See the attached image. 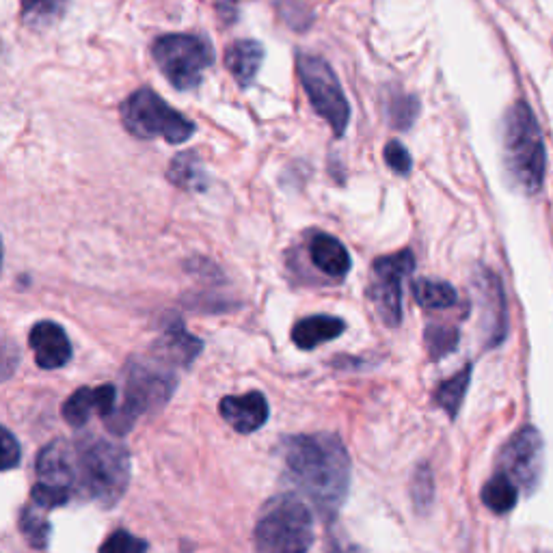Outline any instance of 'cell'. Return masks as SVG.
I'll return each mask as SVG.
<instances>
[{"label": "cell", "instance_id": "cell-1", "mask_svg": "<svg viewBox=\"0 0 553 553\" xmlns=\"http://www.w3.org/2000/svg\"><path fill=\"white\" fill-rule=\"evenodd\" d=\"M283 463L294 487L322 517L333 519L350 487V456L342 439L331 433L290 437L283 443Z\"/></svg>", "mask_w": 553, "mask_h": 553}, {"label": "cell", "instance_id": "cell-2", "mask_svg": "<svg viewBox=\"0 0 553 553\" xmlns=\"http://www.w3.org/2000/svg\"><path fill=\"white\" fill-rule=\"evenodd\" d=\"M78 493L111 508L124 497L130 482V454L115 441L80 437L76 443Z\"/></svg>", "mask_w": 553, "mask_h": 553}, {"label": "cell", "instance_id": "cell-3", "mask_svg": "<svg viewBox=\"0 0 553 553\" xmlns=\"http://www.w3.org/2000/svg\"><path fill=\"white\" fill-rule=\"evenodd\" d=\"M504 165L523 193L536 195L545 184L547 152L530 104L517 102L504 121Z\"/></svg>", "mask_w": 553, "mask_h": 553}, {"label": "cell", "instance_id": "cell-4", "mask_svg": "<svg viewBox=\"0 0 553 553\" xmlns=\"http://www.w3.org/2000/svg\"><path fill=\"white\" fill-rule=\"evenodd\" d=\"M163 357H139L128 363L126 402L119 415H111L106 424L115 435H126L139 415L163 409L175 389V374Z\"/></svg>", "mask_w": 553, "mask_h": 553}, {"label": "cell", "instance_id": "cell-5", "mask_svg": "<svg viewBox=\"0 0 553 553\" xmlns=\"http://www.w3.org/2000/svg\"><path fill=\"white\" fill-rule=\"evenodd\" d=\"M253 543L260 551H307L314 545L312 512L294 495L273 497L255 523Z\"/></svg>", "mask_w": 553, "mask_h": 553}, {"label": "cell", "instance_id": "cell-6", "mask_svg": "<svg viewBox=\"0 0 553 553\" xmlns=\"http://www.w3.org/2000/svg\"><path fill=\"white\" fill-rule=\"evenodd\" d=\"M121 121L137 139H165L167 143H184L193 137L195 124L186 119L154 93L139 89L121 104Z\"/></svg>", "mask_w": 553, "mask_h": 553}, {"label": "cell", "instance_id": "cell-7", "mask_svg": "<svg viewBox=\"0 0 553 553\" xmlns=\"http://www.w3.org/2000/svg\"><path fill=\"white\" fill-rule=\"evenodd\" d=\"M154 59L169 83L180 91L199 87L204 72L214 63V48L199 35H165L154 42Z\"/></svg>", "mask_w": 553, "mask_h": 553}, {"label": "cell", "instance_id": "cell-8", "mask_svg": "<svg viewBox=\"0 0 553 553\" xmlns=\"http://www.w3.org/2000/svg\"><path fill=\"white\" fill-rule=\"evenodd\" d=\"M296 67L314 111L327 121L335 137H342L350 121V104L331 65L314 55H299Z\"/></svg>", "mask_w": 553, "mask_h": 553}, {"label": "cell", "instance_id": "cell-9", "mask_svg": "<svg viewBox=\"0 0 553 553\" xmlns=\"http://www.w3.org/2000/svg\"><path fill=\"white\" fill-rule=\"evenodd\" d=\"M415 271V258L409 249L394 255H385L372 264L370 296L387 327H398L402 322V286L404 279Z\"/></svg>", "mask_w": 553, "mask_h": 553}, {"label": "cell", "instance_id": "cell-10", "mask_svg": "<svg viewBox=\"0 0 553 553\" xmlns=\"http://www.w3.org/2000/svg\"><path fill=\"white\" fill-rule=\"evenodd\" d=\"M502 471L515 480L519 487L532 493L543 478V437L534 426L517 430L499 454Z\"/></svg>", "mask_w": 553, "mask_h": 553}, {"label": "cell", "instance_id": "cell-11", "mask_svg": "<svg viewBox=\"0 0 553 553\" xmlns=\"http://www.w3.org/2000/svg\"><path fill=\"white\" fill-rule=\"evenodd\" d=\"M476 288L482 305V331L487 348H495L506 340L508 316H506V296L499 277L489 268H478Z\"/></svg>", "mask_w": 553, "mask_h": 553}, {"label": "cell", "instance_id": "cell-12", "mask_svg": "<svg viewBox=\"0 0 553 553\" xmlns=\"http://www.w3.org/2000/svg\"><path fill=\"white\" fill-rule=\"evenodd\" d=\"M37 480L50 484L72 495L78 493V471H76V445L65 439L48 443L37 456Z\"/></svg>", "mask_w": 553, "mask_h": 553}, {"label": "cell", "instance_id": "cell-13", "mask_svg": "<svg viewBox=\"0 0 553 553\" xmlns=\"http://www.w3.org/2000/svg\"><path fill=\"white\" fill-rule=\"evenodd\" d=\"M115 400H117L115 385L80 387L63 402L61 415L70 426L83 428L91 420L93 411H98L102 415V420H109V417L115 413Z\"/></svg>", "mask_w": 553, "mask_h": 553}, {"label": "cell", "instance_id": "cell-14", "mask_svg": "<svg viewBox=\"0 0 553 553\" xmlns=\"http://www.w3.org/2000/svg\"><path fill=\"white\" fill-rule=\"evenodd\" d=\"M29 344L33 348L35 363L42 370L63 368L72 359L70 337L65 335L63 327L52 320H42L31 329Z\"/></svg>", "mask_w": 553, "mask_h": 553}, {"label": "cell", "instance_id": "cell-15", "mask_svg": "<svg viewBox=\"0 0 553 553\" xmlns=\"http://www.w3.org/2000/svg\"><path fill=\"white\" fill-rule=\"evenodd\" d=\"M223 420L240 435H251L268 420V402L260 391L245 396H225L219 404Z\"/></svg>", "mask_w": 553, "mask_h": 553}, {"label": "cell", "instance_id": "cell-16", "mask_svg": "<svg viewBox=\"0 0 553 553\" xmlns=\"http://www.w3.org/2000/svg\"><path fill=\"white\" fill-rule=\"evenodd\" d=\"M204 342L197 340L195 335L188 333L182 325V320L173 318L171 325L165 329L163 337L154 344V355L163 357L171 366L188 368L195 361V357L201 353Z\"/></svg>", "mask_w": 553, "mask_h": 553}, {"label": "cell", "instance_id": "cell-17", "mask_svg": "<svg viewBox=\"0 0 553 553\" xmlns=\"http://www.w3.org/2000/svg\"><path fill=\"white\" fill-rule=\"evenodd\" d=\"M309 258L322 275L344 279L350 271V253L340 240L329 234H314L309 240Z\"/></svg>", "mask_w": 553, "mask_h": 553}, {"label": "cell", "instance_id": "cell-18", "mask_svg": "<svg viewBox=\"0 0 553 553\" xmlns=\"http://www.w3.org/2000/svg\"><path fill=\"white\" fill-rule=\"evenodd\" d=\"M346 331V322L337 316H309L303 318L292 329V340L301 350H314L320 344L333 342Z\"/></svg>", "mask_w": 553, "mask_h": 553}, {"label": "cell", "instance_id": "cell-19", "mask_svg": "<svg viewBox=\"0 0 553 553\" xmlns=\"http://www.w3.org/2000/svg\"><path fill=\"white\" fill-rule=\"evenodd\" d=\"M264 61V46L255 39H240L225 52V65L240 87H251Z\"/></svg>", "mask_w": 553, "mask_h": 553}, {"label": "cell", "instance_id": "cell-20", "mask_svg": "<svg viewBox=\"0 0 553 553\" xmlns=\"http://www.w3.org/2000/svg\"><path fill=\"white\" fill-rule=\"evenodd\" d=\"M482 502L495 515H506L517 506L519 484L512 480L506 471H499L482 487Z\"/></svg>", "mask_w": 553, "mask_h": 553}, {"label": "cell", "instance_id": "cell-21", "mask_svg": "<svg viewBox=\"0 0 553 553\" xmlns=\"http://www.w3.org/2000/svg\"><path fill=\"white\" fill-rule=\"evenodd\" d=\"M169 180L175 184L184 188V191H195V193H201L208 188V178H206V171L201 169V163L199 158L193 154V152H184V154H178L169 165Z\"/></svg>", "mask_w": 553, "mask_h": 553}, {"label": "cell", "instance_id": "cell-22", "mask_svg": "<svg viewBox=\"0 0 553 553\" xmlns=\"http://www.w3.org/2000/svg\"><path fill=\"white\" fill-rule=\"evenodd\" d=\"M469 381H471V366H465L461 372H456L448 381H443L435 389L433 400L439 409H443L450 415V420H456L458 411H461L463 398L469 389Z\"/></svg>", "mask_w": 553, "mask_h": 553}, {"label": "cell", "instance_id": "cell-23", "mask_svg": "<svg viewBox=\"0 0 553 553\" xmlns=\"http://www.w3.org/2000/svg\"><path fill=\"white\" fill-rule=\"evenodd\" d=\"M413 296L424 309H448L454 307L458 301V294L452 283L433 279H417L413 283Z\"/></svg>", "mask_w": 553, "mask_h": 553}, {"label": "cell", "instance_id": "cell-24", "mask_svg": "<svg viewBox=\"0 0 553 553\" xmlns=\"http://www.w3.org/2000/svg\"><path fill=\"white\" fill-rule=\"evenodd\" d=\"M46 512V508L37 506L35 502L26 504L20 512V530L26 543L35 549H46L50 541V523L46 519Z\"/></svg>", "mask_w": 553, "mask_h": 553}, {"label": "cell", "instance_id": "cell-25", "mask_svg": "<svg viewBox=\"0 0 553 553\" xmlns=\"http://www.w3.org/2000/svg\"><path fill=\"white\" fill-rule=\"evenodd\" d=\"M424 337H426L428 355L433 357L435 361H439L445 355L454 353L461 333H458L456 327H448V325H428Z\"/></svg>", "mask_w": 553, "mask_h": 553}, {"label": "cell", "instance_id": "cell-26", "mask_svg": "<svg viewBox=\"0 0 553 553\" xmlns=\"http://www.w3.org/2000/svg\"><path fill=\"white\" fill-rule=\"evenodd\" d=\"M65 5L67 0H22V18L33 26H46L61 16Z\"/></svg>", "mask_w": 553, "mask_h": 553}, {"label": "cell", "instance_id": "cell-27", "mask_svg": "<svg viewBox=\"0 0 553 553\" xmlns=\"http://www.w3.org/2000/svg\"><path fill=\"white\" fill-rule=\"evenodd\" d=\"M411 497H413V506L420 512H426L430 508V504H433L435 478H433V471H430L428 465H420L415 469L413 480H411Z\"/></svg>", "mask_w": 553, "mask_h": 553}, {"label": "cell", "instance_id": "cell-28", "mask_svg": "<svg viewBox=\"0 0 553 553\" xmlns=\"http://www.w3.org/2000/svg\"><path fill=\"white\" fill-rule=\"evenodd\" d=\"M417 113H420V102L413 96H396L389 102V121L391 126H396L400 130H407Z\"/></svg>", "mask_w": 553, "mask_h": 553}, {"label": "cell", "instance_id": "cell-29", "mask_svg": "<svg viewBox=\"0 0 553 553\" xmlns=\"http://www.w3.org/2000/svg\"><path fill=\"white\" fill-rule=\"evenodd\" d=\"M70 499H72L70 491L50 487V484H44V482H39V480H37V484H35L33 491H31V502H35L37 506H42L46 510L61 508L65 504H70Z\"/></svg>", "mask_w": 553, "mask_h": 553}, {"label": "cell", "instance_id": "cell-30", "mask_svg": "<svg viewBox=\"0 0 553 553\" xmlns=\"http://www.w3.org/2000/svg\"><path fill=\"white\" fill-rule=\"evenodd\" d=\"M147 547L150 545L141 541V538L132 536L126 530H117L111 534L109 541L100 545V551L102 553H139V551H147Z\"/></svg>", "mask_w": 553, "mask_h": 553}, {"label": "cell", "instance_id": "cell-31", "mask_svg": "<svg viewBox=\"0 0 553 553\" xmlns=\"http://www.w3.org/2000/svg\"><path fill=\"white\" fill-rule=\"evenodd\" d=\"M383 156H385V163L391 171H396L400 175H407L411 173L413 169V158L409 154L407 147H404V143H400L398 139L394 141H389L385 145V150H383Z\"/></svg>", "mask_w": 553, "mask_h": 553}, {"label": "cell", "instance_id": "cell-32", "mask_svg": "<svg viewBox=\"0 0 553 553\" xmlns=\"http://www.w3.org/2000/svg\"><path fill=\"white\" fill-rule=\"evenodd\" d=\"M3 458H0V463H3V469L5 471H11V469H16L18 463H20V458H22V452H20V443L18 439L13 437L7 428H3Z\"/></svg>", "mask_w": 553, "mask_h": 553}, {"label": "cell", "instance_id": "cell-33", "mask_svg": "<svg viewBox=\"0 0 553 553\" xmlns=\"http://www.w3.org/2000/svg\"><path fill=\"white\" fill-rule=\"evenodd\" d=\"M238 3H240V0H217L219 13H221V18H223L225 22H234V20H236Z\"/></svg>", "mask_w": 553, "mask_h": 553}]
</instances>
